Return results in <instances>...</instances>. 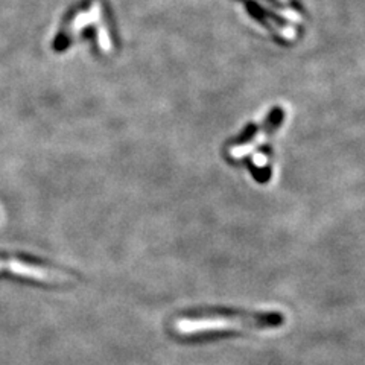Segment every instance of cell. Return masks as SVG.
<instances>
[{"label": "cell", "mask_w": 365, "mask_h": 365, "mask_svg": "<svg viewBox=\"0 0 365 365\" xmlns=\"http://www.w3.org/2000/svg\"><path fill=\"white\" fill-rule=\"evenodd\" d=\"M20 256L21 255H0V276L8 274L23 282L44 284H60L72 279L71 274L56 269V267H51L43 260Z\"/></svg>", "instance_id": "cell-1"}, {"label": "cell", "mask_w": 365, "mask_h": 365, "mask_svg": "<svg viewBox=\"0 0 365 365\" xmlns=\"http://www.w3.org/2000/svg\"><path fill=\"white\" fill-rule=\"evenodd\" d=\"M283 116H284L283 108H280V107L274 108V110L271 111V114H269V118H268L267 123L264 125V130H262V133H260V134H256L253 142H251V143H247V145H244V146H236L235 150L232 151V154H233L235 157H242V155L250 154L251 151H253V148L256 146V143H259L260 140H264V139H268V137L280 127L282 120H283Z\"/></svg>", "instance_id": "cell-2"}, {"label": "cell", "mask_w": 365, "mask_h": 365, "mask_svg": "<svg viewBox=\"0 0 365 365\" xmlns=\"http://www.w3.org/2000/svg\"><path fill=\"white\" fill-rule=\"evenodd\" d=\"M247 9H248V13H250L251 17L257 20L260 25H264L265 28H268L272 34H276V36H279L282 38H287V40H294L295 38V31L291 26L280 25L277 20H274L257 4L247 2Z\"/></svg>", "instance_id": "cell-3"}]
</instances>
